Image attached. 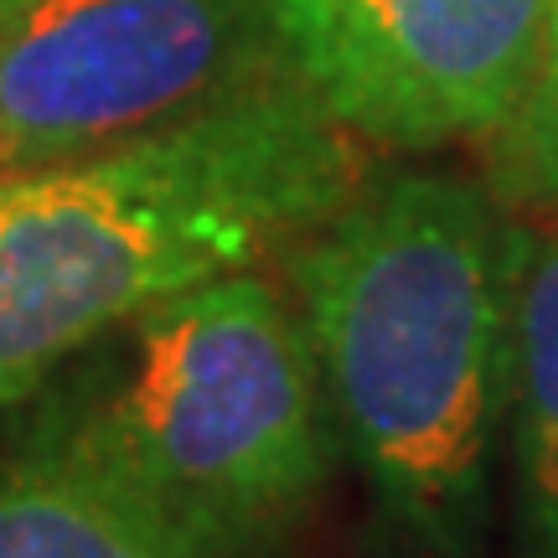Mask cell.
I'll return each instance as SVG.
<instances>
[{
  "mask_svg": "<svg viewBox=\"0 0 558 558\" xmlns=\"http://www.w3.org/2000/svg\"><path fill=\"white\" fill-rule=\"evenodd\" d=\"M362 140L290 73L88 156L0 171V409L357 192Z\"/></svg>",
  "mask_w": 558,
  "mask_h": 558,
  "instance_id": "7a4b0ae2",
  "label": "cell"
},
{
  "mask_svg": "<svg viewBox=\"0 0 558 558\" xmlns=\"http://www.w3.org/2000/svg\"><path fill=\"white\" fill-rule=\"evenodd\" d=\"M16 5H26V0H0V16H11Z\"/></svg>",
  "mask_w": 558,
  "mask_h": 558,
  "instance_id": "9c48e42d",
  "label": "cell"
},
{
  "mask_svg": "<svg viewBox=\"0 0 558 558\" xmlns=\"http://www.w3.org/2000/svg\"><path fill=\"white\" fill-rule=\"evenodd\" d=\"M0 558H213L62 424L0 460Z\"/></svg>",
  "mask_w": 558,
  "mask_h": 558,
  "instance_id": "8992f818",
  "label": "cell"
},
{
  "mask_svg": "<svg viewBox=\"0 0 558 558\" xmlns=\"http://www.w3.org/2000/svg\"><path fill=\"white\" fill-rule=\"evenodd\" d=\"M492 197L558 218V0L522 99L492 130Z\"/></svg>",
  "mask_w": 558,
  "mask_h": 558,
  "instance_id": "ba28073f",
  "label": "cell"
},
{
  "mask_svg": "<svg viewBox=\"0 0 558 558\" xmlns=\"http://www.w3.org/2000/svg\"><path fill=\"white\" fill-rule=\"evenodd\" d=\"M507 439L522 558H558V218L522 228Z\"/></svg>",
  "mask_w": 558,
  "mask_h": 558,
  "instance_id": "52a82bcc",
  "label": "cell"
},
{
  "mask_svg": "<svg viewBox=\"0 0 558 558\" xmlns=\"http://www.w3.org/2000/svg\"><path fill=\"white\" fill-rule=\"evenodd\" d=\"M275 73V0H26L0 16V171L150 135Z\"/></svg>",
  "mask_w": 558,
  "mask_h": 558,
  "instance_id": "277c9868",
  "label": "cell"
},
{
  "mask_svg": "<svg viewBox=\"0 0 558 558\" xmlns=\"http://www.w3.org/2000/svg\"><path fill=\"white\" fill-rule=\"evenodd\" d=\"M522 228L450 171L367 177L290 259L337 450L418 558H476L512 418Z\"/></svg>",
  "mask_w": 558,
  "mask_h": 558,
  "instance_id": "6da1fadb",
  "label": "cell"
},
{
  "mask_svg": "<svg viewBox=\"0 0 558 558\" xmlns=\"http://www.w3.org/2000/svg\"><path fill=\"white\" fill-rule=\"evenodd\" d=\"M120 337L88 393L47 418L213 558L275 554L337 456L295 300L239 269L145 311Z\"/></svg>",
  "mask_w": 558,
  "mask_h": 558,
  "instance_id": "3957f363",
  "label": "cell"
},
{
  "mask_svg": "<svg viewBox=\"0 0 558 558\" xmlns=\"http://www.w3.org/2000/svg\"><path fill=\"white\" fill-rule=\"evenodd\" d=\"M554 0H275L284 73L362 145L492 135L527 88Z\"/></svg>",
  "mask_w": 558,
  "mask_h": 558,
  "instance_id": "5b68a950",
  "label": "cell"
}]
</instances>
